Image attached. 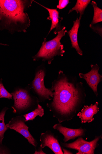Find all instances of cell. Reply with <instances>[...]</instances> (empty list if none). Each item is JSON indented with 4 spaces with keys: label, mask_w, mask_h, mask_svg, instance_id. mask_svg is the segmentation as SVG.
I'll return each mask as SVG.
<instances>
[{
    "label": "cell",
    "mask_w": 102,
    "mask_h": 154,
    "mask_svg": "<svg viewBox=\"0 0 102 154\" xmlns=\"http://www.w3.org/2000/svg\"><path fill=\"white\" fill-rule=\"evenodd\" d=\"M94 9V15L93 20L90 26L102 21V10L97 6L96 3L92 1L91 3Z\"/></svg>",
    "instance_id": "cell-17"
},
{
    "label": "cell",
    "mask_w": 102,
    "mask_h": 154,
    "mask_svg": "<svg viewBox=\"0 0 102 154\" xmlns=\"http://www.w3.org/2000/svg\"><path fill=\"white\" fill-rule=\"evenodd\" d=\"M33 1L0 0V31L7 30L12 34L26 32L31 21L25 11Z\"/></svg>",
    "instance_id": "cell-2"
},
{
    "label": "cell",
    "mask_w": 102,
    "mask_h": 154,
    "mask_svg": "<svg viewBox=\"0 0 102 154\" xmlns=\"http://www.w3.org/2000/svg\"><path fill=\"white\" fill-rule=\"evenodd\" d=\"M0 45H1L4 46H8V45L3 44H0Z\"/></svg>",
    "instance_id": "cell-24"
},
{
    "label": "cell",
    "mask_w": 102,
    "mask_h": 154,
    "mask_svg": "<svg viewBox=\"0 0 102 154\" xmlns=\"http://www.w3.org/2000/svg\"><path fill=\"white\" fill-rule=\"evenodd\" d=\"M28 86L23 88L17 87L11 94L14 101L12 107L13 112L20 115L36 109L39 104L37 97L34 96Z\"/></svg>",
    "instance_id": "cell-4"
},
{
    "label": "cell",
    "mask_w": 102,
    "mask_h": 154,
    "mask_svg": "<svg viewBox=\"0 0 102 154\" xmlns=\"http://www.w3.org/2000/svg\"><path fill=\"white\" fill-rule=\"evenodd\" d=\"M36 151L34 153V154H46V153L44 152L42 149L40 147H39L38 150L35 148Z\"/></svg>",
    "instance_id": "cell-22"
},
{
    "label": "cell",
    "mask_w": 102,
    "mask_h": 154,
    "mask_svg": "<svg viewBox=\"0 0 102 154\" xmlns=\"http://www.w3.org/2000/svg\"><path fill=\"white\" fill-rule=\"evenodd\" d=\"M67 31L64 26L62 29L57 33V35L53 39L47 41L46 38H44L39 51L33 57L34 61L41 60L43 62L47 61L51 64L54 58L57 56L63 57L65 52L64 46L62 45L60 41L66 35Z\"/></svg>",
    "instance_id": "cell-3"
},
{
    "label": "cell",
    "mask_w": 102,
    "mask_h": 154,
    "mask_svg": "<svg viewBox=\"0 0 102 154\" xmlns=\"http://www.w3.org/2000/svg\"><path fill=\"white\" fill-rule=\"evenodd\" d=\"M90 0H77L75 6L69 10L68 14L75 11L77 14L80 13V17H82L87 6L91 2Z\"/></svg>",
    "instance_id": "cell-15"
},
{
    "label": "cell",
    "mask_w": 102,
    "mask_h": 154,
    "mask_svg": "<svg viewBox=\"0 0 102 154\" xmlns=\"http://www.w3.org/2000/svg\"><path fill=\"white\" fill-rule=\"evenodd\" d=\"M8 109L7 107H4L0 113V143L2 144L4 138V134L9 128L5 124L4 117Z\"/></svg>",
    "instance_id": "cell-16"
},
{
    "label": "cell",
    "mask_w": 102,
    "mask_h": 154,
    "mask_svg": "<svg viewBox=\"0 0 102 154\" xmlns=\"http://www.w3.org/2000/svg\"><path fill=\"white\" fill-rule=\"evenodd\" d=\"M24 118L22 115L14 117L6 125L10 129L14 130L22 135L28 142L36 148L38 143L28 131L29 128L25 123Z\"/></svg>",
    "instance_id": "cell-7"
},
{
    "label": "cell",
    "mask_w": 102,
    "mask_h": 154,
    "mask_svg": "<svg viewBox=\"0 0 102 154\" xmlns=\"http://www.w3.org/2000/svg\"><path fill=\"white\" fill-rule=\"evenodd\" d=\"M91 70L86 74L79 73L80 78L84 79L87 85L92 89L96 97L98 94V86L99 83L102 80V76L99 74L100 67L97 64L91 65Z\"/></svg>",
    "instance_id": "cell-9"
},
{
    "label": "cell",
    "mask_w": 102,
    "mask_h": 154,
    "mask_svg": "<svg viewBox=\"0 0 102 154\" xmlns=\"http://www.w3.org/2000/svg\"><path fill=\"white\" fill-rule=\"evenodd\" d=\"M98 105V102H96L94 105L92 104L90 106H84L80 111L77 114V116L80 119L82 124L89 123L94 120V116L99 111Z\"/></svg>",
    "instance_id": "cell-11"
},
{
    "label": "cell",
    "mask_w": 102,
    "mask_h": 154,
    "mask_svg": "<svg viewBox=\"0 0 102 154\" xmlns=\"http://www.w3.org/2000/svg\"><path fill=\"white\" fill-rule=\"evenodd\" d=\"M51 88L53 96L46 105L53 117L60 123L73 119L85 102L86 94L83 83L78 82L76 77L60 71L52 82Z\"/></svg>",
    "instance_id": "cell-1"
},
{
    "label": "cell",
    "mask_w": 102,
    "mask_h": 154,
    "mask_svg": "<svg viewBox=\"0 0 102 154\" xmlns=\"http://www.w3.org/2000/svg\"><path fill=\"white\" fill-rule=\"evenodd\" d=\"M46 69L44 65L38 67L36 70L34 80L28 85L31 91L36 96L39 103L51 101L53 96L51 88H47L45 85Z\"/></svg>",
    "instance_id": "cell-5"
},
{
    "label": "cell",
    "mask_w": 102,
    "mask_h": 154,
    "mask_svg": "<svg viewBox=\"0 0 102 154\" xmlns=\"http://www.w3.org/2000/svg\"><path fill=\"white\" fill-rule=\"evenodd\" d=\"M5 98L9 100L12 99V95L5 89L3 83V79H0V99Z\"/></svg>",
    "instance_id": "cell-18"
},
{
    "label": "cell",
    "mask_w": 102,
    "mask_h": 154,
    "mask_svg": "<svg viewBox=\"0 0 102 154\" xmlns=\"http://www.w3.org/2000/svg\"><path fill=\"white\" fill-rule=\"evenodd\" d=\"M69 3V0H60L57 8L59 9H62L65 8Z\"/></svg>",
    "instance_id": "cell-19"
},
{
    "label": "cell",
    "mask_w": 102,
    "mask_h": 154,
    "mask_svg": "<svg viewBox=\"0 0 102 154\" xmlns=\"http://www.w3.org/2000/svg\"><path fill=\"white\" fill-rule=\"evenodd\" d=\"M90 27L96 33L99 34L102 37V27L99 26H90Z\"/></svg>",
    "instance_id": "cell-21"
},
{
    "label": "cell",
    "mask_w": 102,
    "mask_h": 154,
    "mask_svg": "<svg viewBox=\"0 0 102 154\" xmlns=\"http://www.w3.org/2000/svg\"><path fill=\"white\" fill-rule=\"evenodd\" d=\"M102 138V135H96L93 140L88 142L85 140L82 137H79L73 142L67 143L60 142V144L64 148L77 150L76 154H94L95 149L99 146L98 142Z\"/></svg>",
    "instance_id": "cell-6"
},
{
    "label": "cell",
    "mask_w": 102,
    "mask_h": 154,
    "mask_svg": "<svg viewBox=\"0 0 102 154\" xmlns=\"http://www.w3.org/2000/svg\"><path fill=\"white\" fill-rule=\"evenodd\" d=\"M41 142L40 147L42 149L45 147L49 148L55 154H63L59 143V137L50 131L41 133L40 137Z\"/></svg>",
    "instance_id": "cell-8"
},
{
    "label": "cell",
    "mask_w": 102,
    "mask_h": 154,
    "mask_svg": "<svg viewBox=\"0 0 102 154\" xmlns=\"http://www.w3.org/2000/svg\"><path fill=\"white\" fill-rule=\"evenodd\" d=\"M44 114V110L39 104L36 109L30 113L22 116L24 118L25 122H27L29 121H33L37 116L42 117Z\"/></svg>",
    "instance_id": "cell-14"
},
{
    "label": "cell",
    "mask_w": 102,
    "mask_h": 154,
    "mask_svg": "<svg viewBox=\"0 0 102 154\" xmlns=\"http://www.w3.org/2000/svg\"><path fill=\"white\" fill-rule=\"evenodd\" d=\"M81 18V17H79V19L77 18L74 21L73 26L68 33L71 41V48H75L80 55L82 56L83 52L79 46L78 41V32Z\"/></svg>",
    "instance_id": "cell-13"
},
{
    "label": "cell",
    "mask_w": 102,
    "mask_h": 154,
    "mask_svg": "<svg viewBox=\"0 0 102 154\" xmlns=\"http://www.w3.org/2000/svg\"><path fill=\"white\" fill-rule=\"evenodd\" d=\"M43 8L47 10L49 12V16L47 20L51 21V25L49 34L54 29H56L54 33L56 34L62 29L63 27L61 26V22L63 20V18H61L59 16L60 13L57 9H52L48 8L43 6L39 3L36 2Z\"/></svg>",
    "instance_id": "cell-12"
},
{
    "label": "cell",
    "mask_w": 102,
    "mask_h": 154,
    "mask_svg": "<svg viewBox=\"0 0 102 154\" xmlns=\"http://www.w3.org/2000/svg\"><path fill=\"white\" fill-rule=\"evenodd\" d=\"M53 128L59 131L64 137V143L71 140H74L79 137H85L86 130L81 127L78 129L69 128L63 126L61 123H57L53 127Z\"/></svg>",
    "instance_id": "cell-10"
},
{
    "label": "cell",
    "mask_w": 102,
    "mask_h": 154,
    "mask_svg": "<svg viewBox=\"0 0 102 154\" xmlns=\"http://www.w3.org/2000/svg\"><path fill=\"white\" fill-rule=\"evenodd\" d=\"M11 154L10 150L2 144L0 143V154Z\"/></svg>",
    "instance_id": "cell-20"
},
{
    "label": "cell",
    "mask_w": 102,
    "mask_h": 154,
    "mask_svg": "<svg viewBox=\"0 0 102 154\" xmlns=\"http://www.w3.org/2000/svg\"><path fill=\"white\" fill-rule=\"evenodd\" d=\"M62 150L63 151V154H74L70 150L61 146Z\"/></svg>",
    "instance_id": "cell-23"
}]
</instances>
